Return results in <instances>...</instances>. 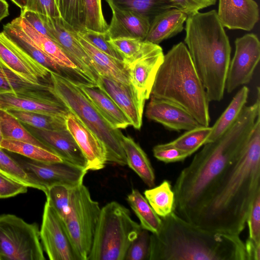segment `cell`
<instances>
[{
  "mask_svg": "<svg viewBox=\"0 0 260 260\" xmlns=\"http://www.w3.org/2000/svg\"><path fill=\"white\" fill-rule=\"evenodd\" d=\"M3 139H4V138H3V134H2V128H1V123H0V146H1V144L2 142L3 141ZM0 148H1V147H0Z\"/></svg>",
  "mask_w": 260,
  "mask_h": 260,
  "instance_id": "11a10c76",
  "label": "cell"
},
{
  "mask_svg": "<svg viewBox=\"0 0 260 260\" xmlns=\"http://www.w3.org/2000/svg\"><path fill=\"white\" fill-rule=\"evenodd\" d=\"M172 8H176L187 16L199 12L201 10L213 6L217 0H168Z\"/></svg>",
  "mask_w": 260,
  "mask_h": 260,
  "instance_id": "7dc6e473",
  "label": "cell"
},
{
  "mask_svg": "<svg viewBox=\"0 0 260 260\" xmlns=\"http://www.w3.org/2000/svg\"><path fill=\"white\" fill-rule=\"evenodd\" d=\"M246 223L250 239L260 243V193L256 197L248 215Z\"/></svg>",
  "mask_w": 260,
  "mask_h": 260,
  "instance_id": "bcb514c9",
  "label": "cell"
},
{
  "mask_svg": "<svg viewBox=\"0 0 260 260\" xmlns=\"http://www.w3.org/2000/svg\"><path fill=\"white\" fill-rule=\"evenodd\" d=\"M217 15L223 27L250 31L259 20L258 6L254 0H219Z\"/></svg>",
  "mask_w": 260,
  "mask_h": 260,
  "instance_id": "ffe728a7",
  "label": "cell"
},
{
  "mask_svg": "<svg viewBox=\"0 0 260 260\" xmlns=\"http://www.w3.org/2000/svg\"><path fill=\"white\" fill-rule=\"evenodd\" d=\"M146 117L171 130L188 131L200 125L186 110L171 101L151 96Z\"/></svg>",
  "mask_w": 260,
  "mask_h": 260,
  "instance_id": "d6986e66",
  "label": "cell"
},
{
  "mask_svg": "<svg viewBox=\"0 0 260 260\" xmlns=\"http://www.w3.org/2000/svg\"><path fill=\"white\" fill-rule=\"evenodd\" d=\"M110 8L134 11L147 18L150 21L158 14L171 8L168 0H106Z\"/></svg>",
  "mask_w": 260,
  "mask_h": 260,
  "instance_id": "1f68e13d",
  "label": "cell"
},
{
  "mask_svg": "<svg viewBox=\"0 0 260 260\" xmlns=\"http://www.w3.org/2000/svg\"><path fill=\"white\" fill-rule=\"evenodd\" d=\"M0 123L4 139L28 142L49 150L27 130L19 120L7 110L1 108Z\"/></svg>",
  "mask_w": 260,
  "mask_h": 260,
  "instance_id": "e575fe53",
  "label": "cell"
},
{
  "mask_svg": "<svg viewBox=\"0 0 260 260\" xmlns=\"http://www.w3.org/2000/svg\"><path fill=\"white\" fill-rule=\"evenodd\" d=\"M96 85L123 111L135 128H141L145 102L140 98L131 83L121 82L108 76L99 75Z\"/></svg>",
  "mask_w": 260,
  "mask_h": 260,
  "instance_id": "9a60e30c",
  "label": "cell"
},
{
  "mask_svg": "<svg viewBox=\"0 0 260 260\" xmlns=\"http://www.w3.org/2000/svg\"><path fill=\"white\" fill-rule=\"evenodd\" d=\"M24 9L49 17H60L55 0H26Z\"/></svg>",
  "mask_w": 260,
  "mask_h": 260,
  "instance_id": "c3c4849f",
  "label": "cell"
},
{
  "mask_svg": "<svg viewBox=\"0 0 260 260\" xmlns=\"http://www.w3.org/2000/svg\"><path fill=\"white\" fill-rule=\"evenodd\" d=\"M27 188L0 173V199L16 196L27 192Z\"/></svg>",
  "mask_w": 260,
  "mask_h": 260,
  "instance_id": "681fc988",
  "label": "cell"
},
{
  "mask_svg": "<svg viewBox=\"0 0 260 260\" xmlns=\"http://www.w3.org/2000/svg\"><path fill=\"white\" fill-rule=\"evenodd\" d=\"M259 193L260 115L242 153L221 174L191 223L210 231L239 236Z\"/></svg>",
  "mask_w": 260,
  "mask_h": 260,
  "instance_id": "6da1fadb",
  "label": "cell"
},
{
  "mask_svg": "<svg viewBox=\"0 0 260 260\" xmlns=\"http://www.w3.org/2000/svg\"><path fill=\"white\" fill-rule=\"evenodd\" d=\"M84 28L96 31L105 32L108 24L104 18L101 0H83Z\"/></svg>",
  "mask_w": 260,
  "mask_h": 260,
  "instance_id": "60d3db41",
  "label": "cell"
},
{
  "mask_svg": "<svg viewBox=\"0 0 260 260\" xmlns=\"http://www.w3.org/2000/svg\"><path fill=\"white\" fill-rule=\"evenodd\" d=\"M79 32L97 49L115 59L123 61V58L121 55L109 43V38L106 31L101 32L85 29Z\"/></svg>",
  "mask_w": 260,
  "mask_h": 260,
  "instance_id": "ee69618b",
  "label": "cell"
},
{
  "mask_svg": "<svg viewBox=\"0 0 260 260\" xmlns=\"http://www.w3.org/2000/svg\"><path fill=\"white\" fill-rule=\"evenodd\" d=\"M101 209L83 183L73 188L70 211L63 221L80 260H87Z\"/></svg>",
  "mask_w": 260,
  "mask_h": 260,
  "instance_id": "ba28073f",
  "label": "cell"
},
{
  "mask_svg": "<svg viewBox=\"0 0 260 260\" xmlns=\"http://www.w3.org/2000/svg\"><path fill=\"white\" fill-rule=\"evenodd\" d=\"M0 173L27 187L42 191L40 185L31 179L16 160L0 148Z\"/></svg>",
  "mask_w": 260,
  "mask_h": 260,
  "instance_id": "f35d334b",
  "label": "cell"
},
{
  "mask_svg": "<svg viewBox=\"0 0 260 260\" xmlns=\"http://www.w3.org/2000/svg\"><path fill=\"white\" fill-rule=\"evenodd\" d=\"M77 83L104 119L114 128L124 129L132 125L123 111L96 85L77 81Z\"/></svg>",
  "mask_w": 260,
  "mask_h": 260,
  "instance_id": "cb8c5ba5",
  "label": "cell"
},
{
  "mask_svg": "<svg viewBox=\"0 0 260 260\" xmlns=\"http://www.w3.org/2000/svg\"><path fill=\"white\" fill-rule=\"evenodd\" d=\"M187 15L176 8H171L156 15L150 23L145 41L158 45L181 32Z\"/></svg>",
  "mask_w": 260,
  "mask_h": 260,
  "instance_id": "484cf974",
  "label": "cell"
},
{
  "mask_svg": "<svg viewBox=\"0 0 260 260\" xmlns=\"http://www.w3.org/2000/svg\"><path fill=\"white\" fill-rule=\"evenodd\" d=\"M40 230L11 214L0 215V260H44Z\"/></svg>",
  "mask_w": 260,
  "mask_h": 260,
  "instance_id": "9c48e42d",
  "label": "cell"
},
{
  "mask_svg": "<svg viewBox=\"0 0 260 260\" xmlns=\"http://www.w3.org/2000/svg\"><path fill=\"white\" fill-rule=\"evenodd\" d=\"M109 43L121 55L125 64L153 52L161 47L145 40L132 38H118L108 40Z\"/></svg>",
  "mask_w": 260,
  "mask_h": 260,
  "instance_id": "4dcf8cb0",
  "label": "cell"
},
{
  "mask_svg": "<svg viewBox=\"0 0 260 260\" xmlns=\"http://www.w3.org/2000/svg\"><path fill=\"white\" fill-rule=\"evenodd\" d=\"M49 84L28 82L0 64V94L48 90Z\"/></svg>",
  "mask_w": 260,
  "mask_h": 260,
  "instance_id": "8d00e7d4",
  "label": "cell"
},
{
  "mask_svg": "<svg viewBox=\"0 0 260 260\" xmlns=\"http://www.w3.org/2000/svg\"><path fill=\"white\" fill-rule=\"evenodd\" d=\"M40 237L42 247L50 260H80L64 221L47 201Z\"/></svg>",
  "mask_w": 260,
  "mask_h": 260,
  "instance_id": "7c38bea8",
  "label": "cell"
},
{
  "mask_svg": "<svg viewBox=\"0 0 260 260\" xmlns=\"http://www.w3.org/2000/svg\"><path fill=\"white\" fill-rule=\"evenodd\" d=\"M184 42L209 102L220 101L225 88L231 47L215 10L187 16Z\"/></svg>",
  "mask_w": 260,
  "mask_h": 260,
  "instance_id": "277c9868",
  "label": "cell"
},
{
  "mask_svg": "<svg viewBox=\"0 0 260 260\" xmlns=\"http://www.w3.org/2000/svg\"><path fill=\"white\" fill-rule=\"evenodd\" d=\"M9 15V5L6 0H0V22Z\"/></svg>",
  "mask_w": 260,
  "mask_h": 260,
  "instance_id": "f5cc1de1",
  "label": "cell"
},
{
  "mask_svg": "<svg viewBox=\"0 0 260 260\" xmlns=\"http://www.w3.org/2000/svg\"><path fill=\"white\" fill-rule=\"evenodd\" d=\"M66 124L85 158L86 170L98 171L104 168L108 162L107 152L100 139L70 112L66 117Z\"/></svg>",
  "mask_w": 260,
  "mask_h": 260,
  "instance_id": "e0dca14e",
  "label": "cell"
},
{
  "mask_svg": "<svg viewBox=\"0 0 260 260\" xmlns=\"http://www.w3.org/2000/svg\"><path fill=\"white\" fill-rule=\"evenodd\" d=\"M2 32L14 47L38 61L50 72L70 77L67 71H72L60 67L43 53L22 30L16 18L4 25Z\"/></svg>",
  "mask_w": 260,
  "mask_h": 260,
  "instance_id": "603a6c76",
  "label": "cell"
},
{
  "mask_svg": "<svg viewBox=\"0 0 260 260\" xmlns=\"http://www.w3.org/2000/svg\"><path fill=\"white\" fill-rule=\"evenodd\" d=\"M40 16L54 41L76 66L79 75L87 82L96 85L99 74L78 40L77 31L60 17Z\"/></svg>",
  "mask_w": 260,
  "mask_h": 260,
  "instance_id": "8fae6325",
  "label": "cell"
},
{
  "mask_svg": "<svg viewBox=\"0 0 260 260\" xmlns=\"http://www.w3.org/2000/svg\"><path fill=\"white\" fill-rule=\"evenodd\" d=\"M235 45L225 82L228 93L250 81L260 59V43L256 35L250 33L237 38Z\"/></svg>",
  "mask_w": 260,
  "mask_h": 260,
  "instance_id": "4fadbf2b",
  "label": "cell"
},
{
  "mask_svg": "<svg viewBox=\"0 0 260 260\" xmlns=\"http://www.w3.org/2000/svg\"><path fill=\"white\" fill-rule=\"evenodd\" d=\"M16 18L22 30L43 53L60 67L79 75L76 66L55 41L38 32L20 16Z\"/></svg>",
  "mask_w": 260,
  "mask_h": 260,
  "instance_id": "83f0119b",
  "label": "cell"
},
{
  "mask_svg": "<svg viewBox=\"0 0 260 260\" xmlns=\"http://www.w3.org/2000/svg\"><path fill=\"white\" fill-rule=\"evenodd\" d=\"M0 108L6 110H19L64 117L70 112L67 107L49 89L0 94Z\"/></svg>",
  "mask_w": 260,
  "mask_h": 260,
  "instance_id": "5bb4252c",
  "label": "cell"
},
{
  "mask_svg": "<svg viewBox=\"0 0 260 260\" xmlns=\"http://www.w3.org/2000/svg\"><path fill=\"white\" fill-rule=\"evenodd\" d=\"M21 10H23L26 6V0H11Z\"/></svg>",
  "mask_w": 260,
  "mask_h": 260,
  "instance_id": "db71d44e",
  "label": "cell"
},
{
  "mask_svg": "<svg viewBox=\"0 0 260 260\" xmlns=\"http://www.w3.org/2000/svg\"><path fill=\"white\" fill-rule=\"evenodd\" d=\"M50 91L61 101L104 144L107 162L124 166L126 156L121 145L123 135L112 126L70 77L50 72Z\"/></svg>",
  "mask_w": 260,
  "mask_h": 260,
  "instance_id": "8992f818",
  "label": "cell"
},
{
  "mask_svg": "<svg viewBox=\"0 0 260 260\" xmlns=\"http://www.w3.org/2000/svg\"><path fill=\"white\" fill-rule=\"evenodd\" d=\"M77 37L99 75L108 76L121 82L131 83L128 72L123 61L115 59L97 49L79 31H77Z\"/></svg>",
  "mask_w": 260,
  "mask_h": 260,
  "instance_id": "d4e9b609",
  "label": "cell"
},
{
  "mask_svg": "<svg viewBox=\"0 0 260 260\" xmlns=\"http://www.w3.org/2000/svg\"><path fill=\"white\" fill-rule=\"evenodd\" d=\"M56 5L64 21L77 31L85 29L83 0H56Z\"/></svg>",
  "mask_w": 260,
  "mask_h": 260,
  "instance_id": "ab89813d",
  "label": "cell"
},
{
  "mask_svg": "<svg viewBox=\"0 0 260 260\" xmlns=\"http://www.w3.org/2000/svg\"><path fill=\"white\" fill-rule=\"evenodd\" d=\"M161 219L150 234L149 260H247L239 236L203 229L174 211Z\"/></svg>",
  "mask_w": 260,
  "mask_h": 260,
  "instance_id": "3957f363",
  "label": "cell"
},
{
  "mask_svg": "<svg viewBox=\"0 0 260 260\" xmlns=\"http://www.w3.org/2000/svg\"><path fill=\"white\" fill-rule=\"evenodd\" d=\"M145 198L155 212L161 218L174 210L175 194L170 182L163 181L159 185L145 190Z\"/></svg>",
  "mask_w": 260,
  "mask_h": 260,
  "instance_id": "d6a6232c",
  "label": "cell"
},
{
  "mask_svg": "<svg viewBox=\"0 0 260 260\" xmlns=\"http://www.w3.org/2000/svg\"><path fill=\"white\" fill-rule=\"evenodd\" d=\"M248 93L249 89L246 86H243L237 92L228 107L211 127V133L205 144L214 141L233 124L245 106Z\"/></svg>",
  "mask_w": 260,
  "mask_h": 260,
  "instance_id": "f1b7e54d",
  "label": "cell"
},
{
  "mask_svg": "<svg viewBox=\"0 0 260 260\" xmlns=\"http://www.w3.org/2000/svg\"><path fill=\"white\" fill-rule=\"evenodd\" d=\"M0 147L9 152L35 160L47 162L64 161L51 151L28 142L4 139Z\"/></svg>",
  "mask_w": 260,
  "mask_h": 260,
  "instance_id": "836d02e7",
  "label": "cell"
},
{
  "mask_svg": "<svg viewBox=\"0 0 260 260\" xmlns=\"http://www.w3.org/2000/svg\"><path fill=\"white\" fill-rule=\"evenodd\" d=\"M0 64L25 80L35 84L45 83L50 71L17 49L0 32Z\"/></svg>",
  "mask_w": 260,
  "mask_h": 260,
  "instance_id": "2e32d148",
  "label": "cell"
},
{
  "mask_svg": "<svg viewBox=\"0 0 260 260\" xmlns=\"http://www.w3.org/2000/svg\"><path fill=\"white\" fill-rule=\"evenodd\" d=\"M22 123L35 128L58 131L66 129V117L19 110H7Z\"/></svg>",
  "mask_w": 260,
  "mask_h": 260,
  "instance_id": "d590c367",
  "label": "cell"
},
{
  "mask_svg": "<svg viewBox=\"0 0 260 260\" xmlns=\"http://www.w3.org/2000/svg\"><path fill=\"white\" fill-rule=\"evenodd\" d=\"M121 145L124 151L127 165L149 187L155 185L154 170L147 154L133 139L123 136Z\"/></svg>",
  "mask_w": 260,
  "mask_h": 260,
  "instance_id": "4316f807",
  "label": "cell"
},
{
  "mask_svg": "<svg viewBox=\"0 0 260 260\" xmlns=\"http://www.w3.org/2000/svg\"><path fill=\"white\" fill-rule=\"evenodd\" d=\"M20 16L38 32L54 41L52 36L45 26L39 14L31 11L23 9L21 10Z\"/></svg>",
  "mask_w": 260,
  "mask_h": 260,
  "instance_id": "f907efd6",
  "label": "cell"
},
{
  "mask_svg": "<svg viewBox=\"0 0 260 260\" xmlns=\"http://www.w3.org/2000/svg\"><path fill=\"white\" fill-rule=\"evenodd\" d=\"M150 234L142 229L129 246L124 260H149Z\"/></svg>",
  "mask_w": 260,
  "mask_h": 260,
  "instance_id": "7bdbcfd3",
  "label": "cell"
},
{
  "mask_svg": "<svg viewBox=\"0 0 260 260\" xmlns=\"http://www.w3.org/2000/svg\"><path fill=\"white\" fill-rule=\"evenodd\" d=\"M142 229L128 209L116 201L108 203L101 209L87 260H124Z\"/></svg>",
  "mask_w": 260,
  "mask_h": 260,
  "instance_id": "52a82bcc",
  "label": "cell"
},
{
  "mask_svg": "<svg viewBox=\"0 0 260 260\" xmlns=\"http://www.w3.org/2000/svg\"><path fill=\"white\" fill-rule=\"evenodd\" d=\"M154 156L165 163L181 161L185 160L188 155L169 143L158 144L153 148Z\"/></svg>",
  "mask_w": 260,
  "mask_h": 260,
  "instance_id": "f6af8a7d",
  "label": "cell"
},
{
  "mask_svg": "<svg viewBox=\"0 0 260 260\" xmlns=\"http://www.w3.org/2000/svg\"><path fill=\"white\" fill-rule=\"evenodd\" d=\"M55 1H56V0H55Z\"/></svg>",
  "mask_w": 260,
  "mask_h": 260,
  "instance_id": "9f6ffc18",
  "label": "cell"
},
{
  "mask_svg": "<svg viewBox=\"0 0 260 260\" xmlns=\"http://www.w3.org/2000/svg\"><path fill=\"white\" fill-rule=\"evenodd\" d=\"M245 106L233 124L214 141L204 145L179 173L173 190L174 211L192 223L207 195L223 172L240 156L260 115L259 93Z\"/></svg>",
  "mask_w": 260,
  "mask_h": 260,
  "instance_id": "7a4b0ae2",
  "label": "cell"
},
{
  "mask_svg": "<svg viewBox=\"0 0 260 260\" xmlns=\"http://www.w3.org/2000/svg\"><path fill=\"white\" fill-rule=\"evenodd\" d=\"M127 202L140 222L143 229L156 233L161 225V218L157 215L146 199L137 189L127 196Z\"/></svg>",
  "mask_w": 260,
  "mask_h": 260,
  "instance_id": "f546056e",
  "label": "cell"
},
{
  "mask_svg": "<svg viewBox=\"0 0 260 260\" xmlns=\"http://www.w3.org/2000/svg\"><path fill=\"white\" fill-rule=\"evenodd\" d=\"M211 132V127L200 125L169 143L189 156L205 144Z\"/></svg>",
  "mask_w": 260,
  "mask_h": 260,
  "instance_id": "74e56055",
  "label": "cell"
},
{
  "mask_svg": "<svg viewBox=\"0 0 260 260\" xmlns=\"http://www.w3.org/2000/svg\"><path fill=\"white\" fill-rule=\"evenodd\" d=\"M23 124L36 138L64 161L86 169L85 158L67 129L51 131Z\"/></svg>",
  "mask_w": 260,
  "mask_h": 260,
  "instance_id": "ac0fdd59",
  "label": "cell"
},
{
  "mask_svg": "<svg viewBox=\"0 0 260 260\" xmlns=\"http://www.w3.org/2000/svg\"><path fill=\"white\" fill-rule=\"evenodd\" d=\"M150 96L179 105L200 125L209 126L210 102L184 43L174 45L164 55Z\"/></svg>",
  "mask_w": 260,
  "mask_h": 260,
  "instance_id": "5b68a950",
  "label": "cell"
},
{
  "mask_svg": "<svg viewBox=\"0 0 260 260\" xmlns=\"http://www.w3.org/2000/svg\"><path fill=\"white\" fill-rule=\"evenodd\" d=\"M164 54L161 47L125 64L128 72L130 83L140 98L145 102L149 99L158 70Z\"/></svg>",
  "mask_w": 260,
  "mask_h": 260,
  "instance_id": "44dd1931",
  "label": "cell"
},
{
  "mask_svg": "<svg viewBox=\"0 0 260 260\" xmlns=\"http://www.w3.org/2000/svg\"><path fill=\"white\" fill-rule=\"evenodd\" d=\"M73 188L64 185H56L49 188L45 193L46 201L63 220L70 211Z\"/></svg>",
  "mask_w": 260,
  "mask_h": 260,
  "instance_id": "b9f144b4",
  "label": "cell"
},
{
  "mask_svg": "<svg viewBox=\"0 0 260 260\" xmlns=\"http://www.w3.org/2000/svg\"><path fill=\"white\" fill-rule=\"evenodd\" d=\"M10 154L28 176L41 186L44 193L51 187H75L83 184L88 172L85 168L66 161L47 162L31 159L20 154Z\"/></svg>",
  "mask_w": 260,
  "mask_h": 260,
  "instance_id": "30bf717a",
  "label": "cell"
},
{
  "mask_svg": "<svg viewBox=\"0 0 260 260\" xmlns=\"http://www.w3.org/2000/svg\"><path fill=\"white\" fill-rule=\"evenodd\" d=\"M244 244L247 260H260V243L248 238Z\"/></svg>",
  "mask_w": 260,
  "mask_h": 260,
  "instance_id": "816d5d0a",
  "label": "cell"
},
{
  "mask_svg": "<svg viewBox=\"0 0 260 260\" xmlns=\"http://www.w3.org/2000/svg\"><path fill=\"white\" fill-rule=\"evenodd\" d=\"M111 9L112 16L106 31L109 39L132 38L145 40L151 23L147 18L130 10Z\"/></svg>",
  "mask_w": 260,
  "mask_h": 260,
  "instance_id": "7402d4cb",
  "label": "cell"
}]
</instances>
